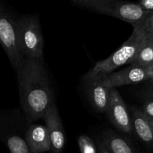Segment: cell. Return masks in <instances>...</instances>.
I'll return each mask as SVG.
<instances>
[{"instance_id":"7","label":"cell","mask_w":153,"mask_h":153,"mask_svg":"<svg viewBox=\"0 0 153 153\" xmlns=\"http://www.w3.org/2000/svg\"><path fill=\"white\" fill-rule=\"evenodd\" d=\"M83 89L92 107L99 113H105L112 89L106 73H99L92 77L83 79Z\"/></svg>"},{"instance_id":"11","label":"cell","mask_w":153,"mask_h":153,"mask_svg":"<svg viewBox=\"0 0 153 153\" xmlns=\"http://www.w3.org/2000/svg\"><path fill=\"white\" fill-rule=\"evenodd\" d=\"M98 140L111 153H142L129 137L111 129L104 130Z\"/></svg>"},{"instance_id":"22","label":"cell","mask_w":153,"mask_h":153,"mask_svg":"<svg viewBox=\"0 0 153 153\" xmlns=\"http://www.w3.org/2000/svg\"><path fill=\"white\" fill-rule=\"evenodd\" d=\"M72 1H73L74 2L78 3V4H82V0H72Z\"/></svg>"},{"instance_id":"3","label":"cell","mask_w":153,"mask_h":153,"mask_svg":"<svg viewBox=\"0 0 153 153\" xmlns=\"http://www.w3.org/2000/svg\"><path fill=\"white\" fill-rule=\"evenodd\" d=\"M30 123L25 115L22 116L18 109L0 110V140L5 143L10 153H34L25 140V133Z\"/></svg>"},{"instance_id":"2","label":"cell","mask_w":153,"mask_h":153,"mask_svg":"<svg viewBox=\"0 0 153 153\" xmlns=\"http://www.w3.org/2000/svg\"><path fill=\"white\" fill-rule=\"evenodd\" d=\"M134 30L129 38L111 55L100 61L88 72L83 79L92 77L99 73H110L125 64H130L143 45L152 33L148 32L142 26H133Z\"/></svg>"},{"instance_id":"12","label":"cell","mask_w":153,"mask_h":153,"mask_svg":"<svg viewBox=\"0 0 153 153\" xmlns=\"http://www.w3.org/2000/svg\"><path fill=\"white\" fill-rule=\"evenodd\" d=\"M25 140L33 152L44 153L51 151L49 131L45 125L30 124L25 133Z\"/></svg>"},{"instance_id":"16","label":"cell","mask_w":153,"mask_h":153,"mask_svg":"<svg viewBox=\"0 0 153 153\" xmlns=\"http://www.w3.org/2000/svg\"><path fill=\"white\" fill-rule=\"evenodd\" d=\"M148 120L153 119V100H147L143 103L142 108L140 109Z\"/></svg>"},{"instance_id":"4","label":"cell","mask_w":153,"mask_h":153,"mask_svg":"<svg viewBox=\"0 0 153 153\" xmlns=\"http://www.w3.org/2000/svg\"><path fill=\"white\" fill-rule=\"evenodd\" d=\"M17 46L22 56L43 59V42L39 16L26 14L16 18Z\"/></svg>"},{"instance_id":"19","label":"cell","mask_w":153,"mask_h":153,"mask_svg":"<svg viewBox=\"0 0 153 153\" xmlns=\"http://www.w3.org/2000/svg\"><path fill=\"white\" fill-rule=\"evenodd\" d=\"M147 86L146 88V96L148 97V100H153V78L148 80Z\"/></svg>"},{"instance_id":"17","label":"cell","mask_w":153,"mask_h":153,"mask_svg":"<svg viewBox=\"0 0 153 153\" xmlns=\"http://www.w3.org/2000/svg\"><path fill=\"white\" fill-rule=\"evenodd\" d=\"M139 4L149 12H153V0H139Z\"/></svg>"},{"instance_id":"23","label":"cell","mask_w":153,"mask_h":153,"mask_svg":"<svg viewBox=\"0 0 153 153\" xmlns=\"http://www.w3.org/2000/svg\"><path fill=\"white\" fill-rule=\"evenodd\" d=\"M149 123H150V126L151 127H152V129L153 131V119L151 120H149Z\"/></svg>"},{"instance_id":"15","label":"cell","mask_w":153,"mask_h":153,"mask_svg":"<svg viewBox=\"0 0 153 153\" xmlns=\"http://www.w3.org/2000/svg\"><path fill=\"white\" fill-rule=\"evenodd\" d=\"M78 144L81 153H98L97 142L91 137L82 134L78 137Z\"/></svg>"},{"instance_id":"13","label":"cell","mask_w":153,"mask_h":153,"mask_svg":"<svg viewBox=\"0 0 153 153\" xmlns=\"http://www.w3.org/2000/svg\"><path fill=\"white\" fill-rule=\"evenodd\" d=\"M132 131L141 142L153 149V131L149 121L143 115L140 109L131 108L130 114Z\"/></svg>"},{"instance_id":"20","label":"cell","mask_w":153,"mask_h":153,"mask_svg":"<svg viewBox=\"0 0 153 153\" xmlns=\"http://www.w3.org/2000/svg\"><path fill=\"white\" fill-rule=\"evenodd\" d=\"M97 149H98V153H111L109 152L105 148V146L102 144L101 142H100L99 140H97Z\"/></svg>"},{"instance_id":"14","label":"cell","mask_w":153,"mask_h":153,"mask_svg":"<svg viewBox=\"0 0 153 153\" xmlns=\"http://www.w3.org/2000/svg\"><path fill=\"white\" fill-rule=\"evenodd\" d=\"M153 61V33L146 40L130 64L147 67Z\"/></svg>"},{"instance_id":"5","label":"cell","mask_w":153,"mask_h":153,"mask_svg":"<svg viewBox=\"0 0 153 153\" xmlns=\"http://www.w3.org/2000/svg\"><path fill=\"white\" fill-rule=\"evenodd\" d=\"M83 6L97 13L108 15L125 22L133 26H142L151 12L145 10L138 3L124 0H86Z\"/></svg>"},{"instance_id":"1","label":"cell","mask_w":153,"mask_h":153,"mask_svg":"<svg viewBox=\"0 0 153 153\" xmlns=\"http://www.w3.org/2000/svg\"><path fill=\"white\" fill-rule=\"evenodd\" d=\"M15 70L23 114L30 123L43 119L46 110L55 104L53 88L43 59L22 56Z\"/></svg>"},{"instance_id":"10","label":"cell","mask_w":153,"mask_h":153,"mask_svg":"<svg viewBox=\"0 0 153 153\" xmlns=\"http://www.w3.org/2000/svg\"><path fill=\"white\" fill-rule=\"evenodd\" d=\"M43 119L49 131L51 143V152L61 153L65 146V133L59 112L55 105H52L46 110Z\"/></svg>"},{"instance_id":"18","label":"cell","mask_w":153,"mask_h":153,"mask_svg":"<svg viewBox=\"0 0 153 153\" xmlns=\"http://www.w3.org/2000/svg\"><path fill=\"white\" fill-rule=\"evenodd\" d=\"M144 28L146 31L153 33V12H151L148 16L144 24Z\"/></svg>"},{"instance_id":"21","label":"cell","mask_w":153,"mask_h":153,"mask_svg":"<svg viewBox=\"0 0 153 153\" xmlns=\"http://www.w3.org/2000/svg\"><path fill=\"white\" fill-rule=\"evenodd\" d=\"M147 67H148V70H149V71L150 72V73L153 76V61L151 63V64H149V65L147 66Z\"/></svg>"},{"instance_id":"9","label":"cell","mask_w":153,"mask_h":153,"mask_svg":"<svg viewBox=\"0 0 153 153\" xmlns=\"http://www.w3.org/2000/svg\"><path fill=\"white\" fill-rule=\"evenodd\" d=\"M108 80L111 88L128 85H135L152 79L153 76L147 67L130 64L129 67L117 72L107 74Z\"/></svg>"},{"instance_id":"8","label":"cell","mask_w":153,"mask_h":153,"mask_svg":"<svg viewBox=\"0 0 153 153\" xmlns=\"http://www.w3.org/2000/svg\"><path fill=\"white\" fill-rule=\"evenodd\" d=\"M111 123L123 134L133 133L130 113L126 104L116 88H112L109 94L105 112Z\"/></svg>"},{"instance_id":"24","label":"cell","mask_w":153,"mask_h":153,"mask_svg":"<svg viewBox=\"0 0 153 153\" xmlns=\"http://www.w3.org/2000/svg\"><path fill=\"white\" fill-rule=\"evenodd\" d=\"M85 1H86V0H82V5H83V4H84V3H85Z\"/></svg>"},{"instance_id":"6","label":"cell","mask_w":153,"mask_h":153,"mask_svg":"<svg viewBox=\"0 0 153 153\" xmlns=\"http://www.w3.org/2000/svg\"><path fill=\"white\" fill-rule=\"evenodd\" d=\"M16 20V18L0 5V44L14 69L22 58L17 46Z\"/></svg>"}]
</instances>
